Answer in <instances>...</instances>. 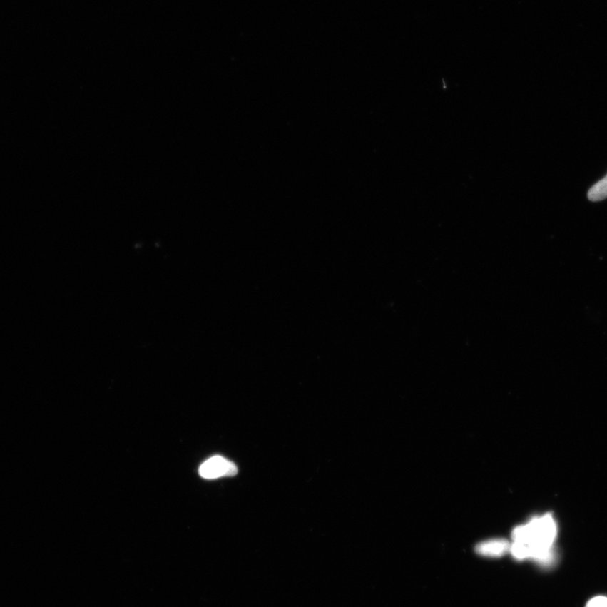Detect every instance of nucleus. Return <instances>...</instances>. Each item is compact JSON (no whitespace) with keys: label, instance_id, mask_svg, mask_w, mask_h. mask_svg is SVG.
<instances>
[{"label":"nucleus","instance_id":"39448f33","mask_svg":"<svg viewBox=\"0 0 607 607\" xmlns=\"http://www.w3.org/2000/svg\"><path fill=\"white\" fill-rule=\"evenodd\" d=\"M587 607H607V597L597 596L588 601Z\"/></svg>","mask_w":607,"mask_h":607},{"label":"nucleus","instance_id":"f03ea898","mask_svg":"<svg viewBox=\"0 0 607 607\" xmlns=\"http://www.w3.org/2000/svg\"><path fill=\"white\" fill-rule=\"evenodd\" d=\"M238 467L225 458L217 456L208 459L200 468L199 474L205 479H216L222 476H233L238 474Z\"/></svg>","mask_w":607,"mask_h":607},{"label":"nucleus","instance_id":"20e7f679","mask_svg":"<svg viewBox=\"0 0 607 607\" xmlns=\"http://www.w3.org/2000/svg\"><path fill=\"white\" fill-rule=\"evenodd\" d=\"M588 198L592 202L601 201L607 198V175L590 189Z\"/></svg>","mask_w":607,"mask_h":607},{"label":"nucleus","instance_id":"7ed1b4c3","mask_svg":"<svg viewBox=\"0 0 607 607\" xmlns=\"http://www.w3.org/2000/svg\"><path fill=\"white\" fill-rule=\"evenodd\" d=\"M511 549L509 541L503 539H494L481 542L476 546V553L489 558H500L507 554Z\"/></svg>","mask_w":607,"mask_h":607},{"label":"nucleus","instance_id":"f257e3e1","mask_svg":"<svg viewBox=\"0 0 607 607\" xmlns=\"http://www.w3.org/2000/svg\"><path fill=\"white\" fill-rule=\"evenodd\" d=\"M558 526L551 514L531 519L514 528L509 551L517 560H534L549 566L554 560V545Z\"/></svg>","mask_w":607,"mask_h":607}]
</instances>
